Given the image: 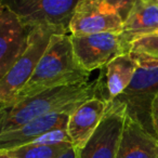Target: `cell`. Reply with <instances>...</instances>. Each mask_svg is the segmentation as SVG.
<instances>
[{
  "label": "cell",
  "mask_w": 158,
  "mask_h": 158,
  "mask_svg": "<svg viewBox=\"0 0 158 158\" xmlns=\"http://www.w3.org/2000/svg\"><path fill=\"white\" fill-rule=\"evenodd\" d=\"M131 51L143 52L158 57V35H147L134 40L131 44Z\"/></svg>",
  "instance_id": "obj_16"
},
{
  "label": "cell",
  "mask_w": 158,
  "mask_h": 158,
  "mask_svg": "<svg viewBox=\"0 0 158 158\" xmlns=\"http://www.w3.org/2000/svg\"><path fill=\"white\" fill-rule=\"evenodd\" d=\"M136 69L132 53H125L113 59L101 68L95 81V98L110 102L121 94L130 85Z\"/></svg>",
  "instance_id": "obj_10"
},
{
  "label": "cell",
  "mask_w": 158,
  "mask_h": 158,
  "mask_svg": "<svg viewBox=\"0 0 158 158\" xmlns=\"http://www.w3.org/2000/svg\"><path fill=\"white\" fill-rule=\"evenodd\" d=\"M1 108H2V107H0V110H1Z\"/></svg>",
  "instance_id": "obj_22"
},
{
  "label": "cell",
  "mask_w": 158,
  "mask_h": 158,
  "mask_svg": "<svg viewBox=\"0 0 158 158\" xmlns=\"http://www.w3.org/2000/svg\"><path fill=\"white\" fill-rule=\"evenodd\" d=\"M52 35V31L42 27H35L31 31L25 50L0 80V107L13 102L16 94L31 79Z\"/></svg>",
  "instance_id": "obj_5"
},
{
  "label": "cell",
  "mask_w": 158,
  "mask_h": 158,
  "mask_svg": "<svg viewBox=\"0 0 158 158\" xmlns=\"http://www.w3.org/2000/svg\"><path fill=\"white\" fill-rule=\"evenodd\" d=\"M123 20L107 0H79L69 23V35L121 33Z\"/></svg>",
  "instance_id": "obj_8"
},
{
  "label": "cell",
  "mask_w": 158,
  "mask_h": 158,
  "mask_svg": "<svg viewBox=\"0 0 158 158\" xmlns=\"http://www.w3.org/2000/svg\"><path fill=\"white\" fill-rule=\"evenodd\" d=\"M158 28V6L152 0H138L126 20L121 36L131 47L134 40L153 34Z\"/></svg>",
  "instance_id": "obj_14"
},
{
  "label": "cell",
  "mask_w": 158,
  "mask_h": 158,
  "mask_svg": "<svg viewBox=\"0 0 158 158\" xmlns=\"http://www.w3.org/2000/svg\"><path fill=\"white\" fill-rule=\"evenodd\" d=\"M136 69L130 85L115 100L127 106V114L139 121L152 134L151 107L158 94V57L133 52Z\"/></svg>",
  "instance_id": "obj_3"
},
{
  "label": "cell",
  "mask_w": 158,
  "mask_h": 158,
  "mask_svg": "<svg viewBox=\"0 0 158 158\" xmlns=\"http://www.w3.org/2000/svg\"><path fill=\"white\" fill-rule=\"evenodd\" d=\"M70 39L77 60L89 73L101 69L118 55L131 52L120 33L70 35Z\"/></svg>",
  "instance_id": "obj_6"
},
{
  "label": "cell",
  "mask_w": 158,
  "mask_h": 158,
  "mask_svg": "<svg viewBox=\"0 0 158 158\" xmlns=\"http://www.w3.org/2000/svg\"><path fill=\"white\" fill-rule=\"evenodd\" d=\"M127 116V106L117 100L108 102L99 127L82 148L78 158H117Z\"/></svg>",
  "instance_id": "obj_7"
},
{
  "label": "cell",
  "mask_w": 158,
  "mask_h": 158,
  "mask_svg": "<svg viewBox=\"0 0 158 158\" xmlns=\"http://www.w3.org/2000/svg\"><path fill=\"white\" fill-rule=\"evenodd\" d=\"M72 146L70 142L56 144L31 143L15 148L0 151V158H59Z\"/></svg>",
  "instance_id": "obj_15"
},
{
  "label": "cell",
  "mask_w": 158,
  "mask_h": 158,
  "mask_svg": "<svg viewBox=\"0 0 158 158\" xmlns=\"http://www.w3.org/2000/svg\"><path fill=\"white\" fill-rule=\"evenodd\" d=\"M107 106V102L93 97L80 104L69 115L66 131L73 146L77 149L85 146L99 127Z\"/></svg>",
  "instance_id": "obj_11"
},
{
  "label": "cell",
  "mask_w": 158,
  "mask_h": 158,
  "mask_svg": "<svg viewBox=\"0 0 158 158\" xmlns=\"http://www.w3.org/2000/svg\"><path fill=\"white\" fill-rule=\"evenodd\" d=\"M79 0H0L24 26L42 27L53 34H68L69 23Z\"/></svg>",
  "instance_id": "obj_4"
},
{
  "label": "cell",
  "mask_w": 158,
  "mask_h": 158,
  "mask_svg": "<svg viewBox=\"0 0 158 158\" xmlns=\"http://www.w3.org/2000/svg\"><path fill=\"white\" fill-rule=\"evenodd\" d=\"M151 35H158V28H157V29H156V31H154V33H153V34H151Z\"/></svg>",
  "instance_id": "obj_20"
},
{
  "label": "cell",
  "mask_w": 158,
  "mask_h": 158,
  "mask_svg": "<svg viewBox=\"0 0 158 158\" xmlns=\"http://www.w3.org/2000/svg\"><path fill=\"white\" fill-rule=\"evenodd\" d=\"M89 76L90 73L82 67L75 55L69 34H53L34 74L13 102L49 89L88 82Z\"/></svg>",
  "instance_id": "obj_1"
},
{
  "label": "cell",
  "mask_w": 158,
  "mask_h": 158,
  "mask_svg": "<svg viewBox=\"0 0 158 158\" xmlns=\"http://www.w3.org/2000/svg\"><path fill=\"white\" fill-rule=\"evenodd\" d=\"M107 1L118 11L123 20L125 21L138 0H107Z\"/></svg>",
  "instance_id": "obj_17"
},
{
  "label": "cell",
  "mask_w": 158,
  "mask_h": 158,
  "mask_svg": "<svg viewBox=\"0 0 158 158\" xmlns=\"http://www.w3.org/2000/svg\"><path fill=\"white\" fill-rule=\"evenodd\" d=\"M117 158H158V140L127 114Z\"/></svg>",
  "instance_id": "obj_13"
},
{
  "label": "cell",
  "mask_w": 158,
  "mask_h": 158,
  "mask_svg": "<svg viewBox=\"0 0 158 158\" xmlns=\"http://www.w3.org/2000/svg\"><path fill=\"white\" fill-rule=\"evenodd\" d=\"M152 1H153V2H155V3H156V5H157V6H158V0H152Z\"/></svg>",
  "instance_id": "obj_21"
},
{
  "label": "cell",
  "mask_w": 158,
  "mask_h": 158,
  "mask_svg": "<svg viewBox=\"0 0 158 158\" xmlns=\"http://www.w3.org/2000/svg\"><path fill=\"white\" fill-rule=\"evenodd\" d=\"M70 113L56 112L44 115L21 126L18 129L0 134V151L31 144L38 138L53 130L66 129Z\"/></svg>",
  "instance_id": "obj_12"
},
{
  "label": "cell",
  "mask_w": 158,
  "mask_h": 158,
  "mask_svg": "<svg viewBox=\"0 0 158 158\" xmlns=\"http://www.w3.org/2000/svg\"><path fill=\"white\" fill-rule=\"evenodd\" d=\"M95 97V81L68 85L44 90L0 110V134L56 112L72 114L85 101Z\"/></svg>",
  "instance_id": "obj_2"
},
{
  "label": "cell",
  "mask_w": 158,
  "mask_h": 158,
  "mask_svg": "<svg viewBox=\"0 0 158 158\" xmlns=\"http://www.w3.org/2000/svg\"><path fill=\"white\" fill-rule=\"evenodd\" d=\"M31 31L13 13L0 6V80L25 50Z\"/></svg>",
  "instance_id": "obj_9"
},
{
  "label": "cell",
  "mask_w": 158,
  "mask_h": 158,
  "mask_svg": "<svg viewBox=\"0 0 158 158\" xmlns=\"http://www.w3.org/2000/svg\"><path fill=\"white\" fill-rule=\"evenodd\" d=\"M59 158H78V149L76 147L72 146L68 148L65 153H63Z\"/></svg>",
  "instance_id": "obj_19"
},
{
  "label": "cell",
  "mask_w": 158,
  "mask_h": 158,
  "mask_svg": "<svg viewBox=\"0 0 158 158\" xmlns=\"http://www.w3.org/2000/svg\"><path fill=\"white\" fill-rule=\"evenodd\" d=\"M151 125L154 135L158 140V94L154 99L151 107Z\"/></svg>",
  "instance_id": "obj_18"
}]
</instances>
